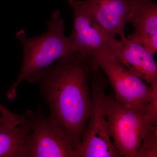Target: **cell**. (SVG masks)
<instances>
[{"label": "cell", "instance_id": "cell-11", "mask_svg": "<svg viewBox=\"0 0 157 157\" xmlns=\"http://www.w3.org/2000/svg\"><path fill=\"white\" fill-rule=\"evenodd\" d=\"M26 120L14 127L0 126V157H27L32 121Z\"/></svg>", "mask_w": 157, "mask_h": 157}, {"label": "cell", "instance_id": "cell-9", "mask_svg": "<svg viewBox=\"0 0 157 157\" xmlns=\"http://www.w3.org/2000/svg\"><path fill=\"white\" fill-rule=\"evenodd\" d=\"M85 6L109 33L125 37L124 28L130 9V0H85Z\"/></svg>", "mask_w": 157, "mask_h": 157}, {"label": "cell", "instance_id": "cell-3", "mask_svg": "<svg viewBox=\"0 0 157 157\" xmlns=\"http://www.w3.org/2000/svg\"><path fill=\"white\" fill-rule=\"evenodd\" d=\"M148 104L131 106L117 102L113 94L105 96L107 131L122 157H135L144 137L157 126L147 118Z\"/></svg>", "mask_w": 157, "mask_h": 157}, {"label": "cell", "instance_id": "cell-12", "mask_svg": "<svg viewBox=\"0 0 157 157\" xmlns=\"http://www.w3.org/2000/svg\"><path fill=\"white\" fill-rule=\"evenodd\" d=\"M157 157V126L144 137L135 157Z\"/></svg>", "mask_w": 157, "mask_h": 157}, {"label": "cell", "instance_id": "cell-8", "mask_svg": "<svg viewBox=\"0 0 157 157\" xmlns=\"http://www.w3.org/2000/svg\"><path fill=\"white\" fill-rule=\"evenodd\" d=\"M112 55L121 64L135 72L151 86L157 83L154 56L140 43L126 37L117 40Z\"/></svg>", "mask_w": 157, "mask_h": 157}, {"label": "cell", "instance_id": "cell-15", "mask_svg": "<svg viewBox=\"0 0 157 157\" xmlns=\"http://www.w3.org/2000/svg\"><path fill=\"white\" fill-rule=\"evenodd\" d=\"M5 122L2 118L0 117V126L5 124Z\"/></svg>", "mask_w": 157, "mask_h": 157}, {"label": "cell", "instance_id": "cell-5", "mask_svg": "<svg viewBox=\"0 0 157 157\" xmlns=\"http://www.w3.org/2000/svg\"><path fill=\"white\" fill-rule=\"evenodd\" d=\"M73 11V26L69 37L77 51L94 58L112 54L117 40L97 21L90 13L83 1L67 0Z\"/></svg>", "mask_w": 157, "mask_h": 157}, {"label": "cell", "instance_id": "cell-2", "mask_svg": "<svg viewBox=\"0 0 157 157\" xmlns=\"http://www.w3.org/2000/svg\"><path fill=\"white\" fill-rule=\"evenodd\" d=\"M59 10H55L47 22V32L41 36L29 38L24 29L16 33L22 44L23 56L18 77L7 91L6 96L12 100L17 96L20 84L34 74L53 64L60 59L77 51L64 34L65 21Z\"/></svg>", "mask_w": 157, "mask_h": 157}, {"label": "cell", "instance_id": "cell-6", "mask_svg": "<svg viewBox=\"0 0 157 157\" xmlns=\"http://www.w3.org/2000/svg\"><path fill=\"white\" fill-rule=\"evenodd\" d=\"M91 60L106 74L116 101L137 107L149 103L153 92L151 86H148L140 76L121 64L111 54L101 55Z\"/></svg>", "mask_w": 157, "mask_h": 157}, {"label": "cell", "instance_id": "cell-1", "mask_svg": "<svg viewBox=\"0 0 157 157\" xmlns=\"http://www.w3.org/2000/svg\"><path fill=\"white\" fill-rule=\"evenodd\" d=\"M95 65L78 51L60 59L26 81L39 86L40 94L56 122L77 149L92 109L90 76Z\"/></svg>", "mask_w": 157, "mask_h": 157}, {"label": "cell", "instance_id": "cell-13", "mask_svg": "<svg viewBox=\"0 0 157 157\" xmlns=\"http://www.w3.org/2000/svg\"><path fill=\"white\" fill-rule=\"evenodd\" d=\"M1 117L6 123L11 127H15L22 123L26 120V115H18L9 111L0 103Z\"/></svg>", "mask_w": 157, "mask_h": 157}, {"label": "cell", "instance_id": "cell-10", "mask_svg": "<svg viewBox=\"0 0 157 157\" xmlns=\"http://www.w3.org/2000/svg\"><path fill=\"white\" fill-rule=\"evenodd\" d=\"M127 23L134 27L128 39L140 43L144 39L157 36V4L151 0H130Z\"/></svg>", "mask_w": 157, "mask_h": 157}, {"label": "cell", "instance_id": "cell-7", "mask_svg": "<svg viewBox=\"0 0 157 157\" xmlns=\"http://www.w3.org/2000/svg\"><path fill=\"white\" fill-rule=\"evenodd\" d=\"M32 126L27 157H77L70 138L56 122L39 107L26 112Z\"/></svg>", "mask_w": 157, "mask_h": 157}, {"label": "cell", "instance_id": "cell-14", "mask_svg": "<svg viewBox=\"0 0 157 157\" xmlns=\"http://www.w3.org/2000/svg\"><path fill=\"white\" fill-rule=\"evenodd\" d=\"M153 92L146 113L147 118L152 123L157 125V83L152 85Z\"/></svg>", "mask_w": 157, "mask_h": 157}, {"label": "cell", "instance_id": "cell-4", "mask_svg": "<svg viewBox=\"0 0 157 157\" xmlns=\"http://www.w3.org/2000/svg\"><path fill=\"white\" fill-rule=\"evenodd\" d=\"M92 109L77 157H122L108 133L104 109L106 87L109 81L95 65L90 76Z\"/></svg>", "mask_w": 157, "mask_h": 157}]
</instances>
